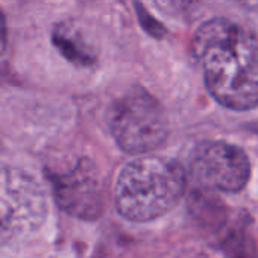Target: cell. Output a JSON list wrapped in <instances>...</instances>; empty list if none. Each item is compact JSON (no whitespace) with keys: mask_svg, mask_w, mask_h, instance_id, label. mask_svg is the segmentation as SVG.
I'll list each match as a JSON object with an SVG mask.
<instances>
[{"mask_svg":"<svg viewBox=\"0 0 258 258\" xmlns=\"http://www.w3.org/2000/svg\"><path fill=\"white\" fill-rule=\"evenodd\" d=\"M191 52L202 66L210 94L225 108L258 106V38L229 19H211L193 35Z\"/></svg>","mask_w":258,"mask_h":258,"instance_id":"6da1fadb","label":"cell"},{"mask_svg":"<svg viewBox=\"0 0 258 258\" xmlns=\"http://www.w3.org/2000/svg\"><path fill=\"white\" fill-rule=\"evenodd\" d=\"M185 188L181 164L166 157H142L127 163L114 187L117 211L133 222H149L172 211Z\"/></svg>","mask_w":258,"mask_h":258,"instance_id":"7a4b0ae2","label":"cell"},{"mask_svg":"<svg viewBox=\"0 0 258 258\" xmlns=\"http://www.w3.org/2000/svg\"><path fill=\"white\" fill-rule=\"evenodd\" d=\"M108 126L115 143L133 155L155 151L169 136L164 108L140 87L127 90L114 100L108 111Z\"/></svg>","mask_w":258,"mask_h":258,"instance_id":"3957f363","label":"cell"},{"mask_svg":"<svg viewBox=\"0 0 258 258\" xmlns=\"http://www.w3.org/2000/svg\"><path fill=\"white\" fill-rule=\"evenodd\" d=\"M46 195L29 173L0 166V247L20 243L44 223Z\"/></svg>","mask_w":258,"mask_h":258,"instance_id":"277c9868","label":"cell"},{"mask_svg":"<svg viewBox=\"0 0 258 258\" xmlns=\"http://www.w3.org/2000/svg\"><path fill=\"white\" fill-rule=\"evenodd\" d=\"M195 178L208 188L235 193L246 187L250 164L246 154L226 142H204L191 155Z\"/></svg>","mask_w":258,"mask_h":258,"instance_id":"5b68a950","label":"cell"},{"mask_svg":"<svg viewBox=\"0 0 258 258\" xmlns=\"http://www.w3.org/2000/svg\"><path fill=\"white\" fill-rule=\"evenodd\" d=\"M50 182L61 210L82 220L97 219L105 208L99 170L90 160H79L70 170L52 173Z\"/></svg>","mask_w":258,"mask_h":258,"instance_id":"8992f818","label":"cell"},{"mask_svg":"<svg viewBox=\"0 0 258 258\" xmlns=\"http://www.w3.org/2000/svg\"><path fill=\"white\" fill-rule=\"evenodd\" d=\"M52 43L55 49L75 66L91 67L97 61L96 53L84 41L82 35L67 23H59L53 28Z\"/></svg>","mask_w":258,"mask_h":258,"instance_id":"52a82bcc","label":"cell"},{"mask_svg":"<svg viewBox=\"0 0 258 258\" xmlns=\"http://www.w3.org/2000/svg\"><path fill=\"white\" fill-rule=\"evenodd\" d=\"M157 10L179 23H191L195 19H198L207 0H152Z\"/></svg>","mask_w":258,"mask_h":258,"instance_id":"ba28073f","label":"cell"},{"mask_svg":"<svg viewBox=\"0 0 258 258\" xmlns=\"http://www.w3.org/2000/svg\"><path fill=\"white\" fill-rule=\"evenodd\" d=\"M134 7H136V14H137L139 23L145 29L146 34H149L151 37H154L157 40H161L167 35V29L164 28V25L161 22H158L140 2H136Z\"/></svg>","mask_w":258,"mask_h":258,"instance_id":"9c48e42d","label":"cell"},{"mask_svg":"<svg viewBox=\"0 0 258 258\" xmlns=\"http://www.w3.org/2000/svg\"><path fill=\"white\" fill-rule=\"evenodd\" d=\"M8 44V31H7V20L4 16V11L0 8V58L4 56Z\"/></svg>","mask_w":258,"mask_h":258,"instance_id":"30bf717a","label":"cell"},{"mask_svg":"<svg viewBox=\"0 0 258 258\" xmlns=\"http://www.w3.org/2000/svg\"><path fill=\"white\" fill-rule=\"evenodd\" d=\"M232 5L250 11V13H258V0H228Z\"/></svg>","mask_w":258,"mask_h":258,"instance_id":"8fae6325","label":"cell"}]
</instances>
